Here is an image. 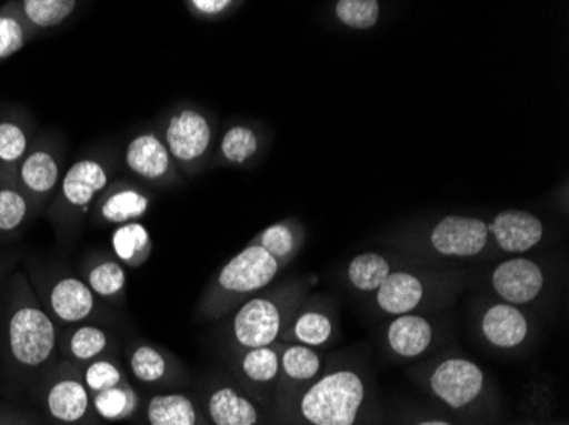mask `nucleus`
I'll list each match as a JSON object with an SVG mask.
<instances>
[{"instance_id": "c756f323", "label": "nucleus", "mask_w": 569, "mask_h": 425, "mask_svg": "<svg viewBox=\"0 0 569 425\" xmlns=\"http://www.w3.org/2000/svg\"><path fill=\"white\" fill-rule=\"evenodd\" d=\"M88 286L99 298L110 300L120 295L127 286V273L117 261H102L92 267L88 276Z\"/></svg>"}, {"instance_id": "dca6fc26", "label": "nucleus", "mask_w": 569, "mask_h": 425, "mask_svg": "<svg viewBox=\"0 0 569 425\" xmlns=\"http://www.w3.org/2000/svg\"><path fill=\"white\" fill-rule=\"evenodd\" d=\"M94 293L84 281L77 277H63L51 287L50 306L67 324L86 321L94 312Z\"/></svg>"}, {"instance_id": "423d86ee", "label": "nucleus", "mask_w": 569, "mask_h": 425, "mask_svg": "<svg viewBox=\"0 0 569 425\" xmlns=\"http://www.w3.org/2000/svg\"><path fill=\"white\" fill-rule=\"evenodd\" d=\"M278 271L280 262L277 259L258 245H249L223 265L217 284L220 291L229 295H251L267 287L277 277Z\"/></svg>"}, {"instance_id": "b1692460", "label": "nucleus", "mask_w": 569, "mask_h": 425, "mask_svg": "<svg viewBox=\"0 0 569 425\" xmlns=\"http://www.w3.org/2000/svg\"><path fill=\"white\" fill-rule=\"evenodd\" d=\"M150 425H194L197 412L184 395H158L147 408Z\"/></svg>"}, {"instance_id": "c85d7f7f", "label": "nucleus", "mask_w": 569, "mask_h": 425, "mask_svg": "<svg viewBox=\"0 0 569 425\" xmlns=\"http://www.w3.org/2000/svg\"><path fill=\"white\" fill-rule=\"evenodd\" d=\"M30 139L21 124L14 121H0V165L8 171H18L22 159L28 155Z\"/></svg>"}, {"instance_id": "e433bc0d", "label": "nucleus", "mask_w": 569, "mask_h": 425, "mask_svg": "<svg viewBox=\"0 0 569 425\" xmlns=\"http://www.w3.org/2000/svg\"><path fill=\"white\" fill-rule=\"evenodd\" d=\"M128 405V395L123 389L114 388L104 389L96 396L94 407L98 414L104 418H117L123 414Z\"/></svg>"}, {"instance_id": "cd10ccee", "label": "nucleus", "mask_w": 569, "mask_h": 425, "mask_svg": "<svg viewBox=\"0 0 569 425\" xmlns=\"http://www.w3.org/2000/svg\"><path fill=\"white\" fill-rule=\"evenodd\" d=\"M335 18L350 30H372L380 19V4L377 0H340L335 4Z\"/></svg>"}, {"instance_id": "72a5a7b5", "label": "nucleus", "mask_w": 569, "mask_h": 425, "mask_svg": "<svg viewBox=\"0 0 569 425\" xmlns=\"http://www.w3.org/2000/svg\"><path fill=\"white\" fill-rule=\"evenodd\" d=\"M130 370L142 383H156L164 378L168 363L156 347L149 344L139 345L130 356Z\"/></svg>"}, {"instance_id": "f704fd0d", "label": "nucleus", "mask_w": 569, "mask_h": 425, "mask_svg": "<svg viewBox=\"0 0 569 425\" xmlns=\"http://www.w3.org/2000/svg\"><path fill=\"white\" fill-rule=\"evenodd\" d=\"M24 19L16 12H0V62L16 55L28 40Z\"/></svg>"}, {"instance_id": "4be33fe9", "label": "nucleus", "mask_w": 569, "mask_h": 425, "mask_svg": "<svg viewBox=\"0 0 569 425\" xmlns=\"http://www.w3.org/2000/svg\"><path fill=\"white\" fill-rule=\"evenodd\" d=\"M77 6L76 0H24L19 11L26 24L34 30H50L66 22Z\"/></svg>"}, {"instance_id": "9d476101", "label": "nucleus", "mask_w": 569, "mask_h": 425, "mask_svg": "<svg viewBox=\"0 0 569 425\" xmlns=\"http://www.w3.org/2000/svg\"><path fill=\"white\" fill-rule=\"evenodd\" d=\"M283 324L280 308L270 298H252L234 316V338L246 351L268 347L277 341Z\"/></svg>"}, {"instance_id": "aec40b11", "label": "nucleus", "mask_w": 569, "mask_h": 425, "mask_svg": "<svg viewBox=\"0 0 569 425\" xmlns=\"http://www.w3.org/2000/svg\"><path fill=\"white\" fill-rule=\"evenodd\" d=\"M210 415L216 425H254L258 421L254 405L229 386L213 393Z\"/></svg>"}, {"instance_id": "473e14b6", "label": "nucleus", "mask_w": 569, "mask_h": 425, "mask_svg": "<svg viewBox=\"0 0 569 425\" xmlns=\"http://www.w3.org/2000/svg\"><path fill=\"white\" fill-rule=\"evenodd\" d=\"M293 337L300 345L318 347L331 338L332 324L329 316L321 312H303L293 322Z\"/></svg>"}, {"instance_id": "6e6552de", "label": "nucleus", "mask_w": 569, "mask_h": 425, "mask_svg": "<svg viewBox=\"0 0 569 425\" xmlns=\"http://www.w3.org/2000/svg\"><path fill=\"white\" fill-rule=\"evenodd\" d=\"M152 193L136 181L118 179L99 196L89 215L104 225L140 222L152 208Z\"/></svg>"}, {"instance_id": "393cba45", "label": "nucleus", "mask_w": 569, "mask_h": 425, "mask_svg": "<svg viewBox=\"0 0 569 425\" xmlns=\"http://www.w3.org/2000/svg\"><path fill=\"white\" fill-rule=\"evenodd\" d=\"M30 210V198L18 184L0 185V233L16 232L28 219Z\"/></svg>"}, {"instance_id": "6ab92c4d", "label": "nucleus", "mask_w": 569, "mask_h": 425, "mask_svg": "<svg viewBox=\"0 0 569 425\" xmlns=\"http://www.w3.org/2000/svg\"><path fill=\"white\" fill-rule=\"evenodd\" d=\"M111 247L118 261L136 267L142 264L152 252V236L147 226L140 222L124 223L114 229Z\"/></svg>"}, {"instance_id": "a211bd4d", "label": "nucleus", "mask_w": 569, "mask_h": 425, "mask_svg": "<svg viewBox=\"0 0 569 425\" xmlns=\"http://www.w3.org/2000/svg\"><path fill=\"white\" fill-rule=\"evenodd\" d=\"M89 407L86 386L77 380H62L51 386L48 393V408L51 415L62 422H77L84 417Z\"/></svg>"}, {"instance_id": "ddd939ff", "label": "nucleus", "mask_w": 569, "mask_h": 425, "mask_svg": "<svg viewBox=\"0 0 569 425\" xmlns=\"http://www.w3.org/2000/svg\"><path fill=\"white\" fill-rule=\"evenodd\" d=\"M16 178L22 193L41 203L56 193L62 181L59 156L47 149L31 150L19 164Z\"/></svg>"}, {"instance_id": "4468645a", "label": "nucleus", "mask_w": 569, "mask_h": 425, "mask_svg": "<svg viewBox=\"0 0 569 425\" xmlns=\"http://www.w3.org/2000/svg\"><path fill=\"white\" fill-rule=\"evenodd\" d=\"M481 331L489 344L500 350H511L526 341L529 335V322L517 306L498 303L486 310Z\"/></svg>"}, {"instance_id": "20e7f679", "label": "nucleus", "mask_w": 569, "mask_h": 425, "mask_svg": "<svg viewBox=\"0 0 569 425\" xmlns=\"http://www.w3.org/2000/svg\"><path fill=\"white\" fill-rule=\"evenodd\" d=\"M12 357L26 367H38L56 351V325L43 310L21 306L9 321Z\"/></svg>"}, {"instance_id": "f257e3e1", "label": "nucleus", "mask_w": 569, "mask_h": 425, "mask_svg": "<svg viewBox=\"0 0 569 425\" xmlns=\"http://www.w3.org/2000/svg\"><path fill=\"white\" fill-rule=\"evenodd\" d=\"M363 396L366 386L355 371H336L307 389L300 411L312 425H353Z\"/></svg>"}, {"instance_id": "39448f33", "label": "nucleus", "mask_w": 569, "mask_h": 425, "mask_svg": "<svg viewBox=\"0 0 569 425\" xmlns=\"http://www.w3.org/2000/svg\"><path fill=\"white\" fill-rule=\"evenodd\" d=\"M124 169L142 184L169 188L179 182V171L162 142L159 131L142 130L123 149Z\"/></svg>"}, {"instance_id": "0eeeda50", "label": "nucleus", "mask_w": 569, "mask_h": 425, "mask_svg": "<svg viewBox=\"0 0 569 425\" xmlns=\"http://www.w3.org/2000/svg\"><path fill=\"white\" fill-rule=\"evenodd\" d=\"M431 249L443 257H475L489 244L488 222L476 216L447 215L433 223Z\"/></svg>"}, {"instance_id": "7c9ffc66", "label": "nucleus", "mask_w": 569, "mask_h": 425, "mask_svg": "<svg viewBox=\"0 0 569 425\" xmlns=\"http://www.w3.org/2000/svg\"><path fill=\"white\" fill-rule=\"evenodd\" d=\"M242 373L254 383H270L280 373V356L273 347H256L242 356Z\"/></svg>"}, {"instance_id": "2f4dec72", "label": "nucleus", "mask_w": 569, "mask_h": 425, "mask_svg": "<svg viewBox=\"0 0 569 425\" xmlns=\"http://www.w3.org/2000/svg\"><path fill=\"white\" fill-rule=\"evenodd\" d=\"M108 344H110V338L102 328L94 327V325H82L70 335V356L76 357L77 361H82V363L96 361V357L101 356L107 351Z\"/></svg>"}, {"instance_id": "9b49d317", "label": "nucleus", "mask_w": 569, "mask_h": 425, "mask_svg": "<svg viewBox=\"0 0 569 425\" xmlns=\"http://www.w3.org/2000/svg\"><path fill=\"white\" fill-rule=\"evenodd\" d=\"M489 236L508 254H526L545 239V223L526 210H503L488 223Z\"/></svg>"}, {"instance_id": "1a4fd4ad", "label": "nucleus", "mask_w": 569, "mask_h": 425, "mask_svg": "<svg viewBox=\"0 0 569 425\" xmlns=\"http://www.w3.org/2000/svg\"><path fill=\"white\" fill-rule=\"evenodd\" d=\"M431 389L452 408H462L478 398L485 373L468 360H447L438 364L430 378Z\"/></svg>"}, {"instance_id": "412c9836", "label": "nucleus", "mask_w": 569, "mask_h": 425, "mask_svg": "<svg viewBox=\"0 0 569 425\" xmlns=\"http://www.w3.org/2000/svg\"><path fill=\"white\" fill-rule=\"evenodd\" d=\"M260 133L249 124H234L227 128L220 139L219 153L226 164L246 165L260 152Z\"/></svg>"}, {"instance_id": "5701e85b", "label": "nucleus", "mask_w": 569, "mask_h": 425, "mask_svg": "<svg viewBox=\"0 0 569 425\" xmlns=\"http://www.w3.org/2000/svg\"><path fill=\"white\" fill-rule=\"evenodd\" d=\"M392 273L391 262L377 252L357 255L348 265V280L357 290L372 293Z\"/></svg>"}, {"instance_id": "a878e982", "label": "nucleus", "mask_w": 569, "mask_h": 425, "mask_svg": "<svg viewBox=\"0 0 569 425\" xmlns=\"http://www.w3.org/2000/svg\"><path fill=\"white\" fill-rule=\"evenodd\" d=\"M299 244L296 226L290 222H278L256 235L251 245L264 249L278 262L287 261Z\"/></svg>"}, {"instance_id": "f8f14e48", "label": "nucleus", "mask_w": 569, "mask_h": 425, "mask_svg": "<svg viewBox=\"0 0 569 425\" xmlns=\"http://www.w3.org/2000/svg\"><path fill=\"white\" fill-rule=\"evenodd\" d=\"M545 280V273L536 262L517 257L501 262L493 271L491 283L508 305H526L540 295Z\"/></svg>"}, {"instance_id": "f3484780", "label": "nucleus", "mask_w": 569, "mask_h": 425, "mask_svg": "<svg viewBox=\"0 0 569 425\" xmlns=\"http://www.w3.org/2000/svg\"><path fill=\"white\" fill-rule=\"evenodd\" d=\"M433 341V327L420 315H401L392 321L387 331V342L398 356L418 357L425 353Z\"/></svg>"}, {"instance_id": "c9c22d12", "label": "nucleus", "mask_w": 569, "mask_h": 425, "mask_svg": "<svg viewBox=\"0 0 569 425\" xmlns=\"http://www.w3.org/2000/svg\"><path fill=\"white\" fill-rule=\"evenodd\" d=\"M120 370H118L117 364L111 363V361H92L88 370H86V385L96 393L114 388V386L120 383Z\"/></svg>"}, {"instance_id": "bb28decb", "label": "nucleus", "mask_w": 569, "mask_h": 425, "mask_svg": "<svg viewBox=\"0 0 569 425\" xmlns=\"http://www.w3.org/2000/svg\"><path fill=\"white\" fill-rule=\"evenodd\" d=\"M280 370L290 380L309 382L316 378L321 370V357L307 345H290L280 357Z\"/></svg>"}, {"instance_id": "2eb2a0df", "label": "nucleus", "mask_w": 569, "mask_h": 425, "mask_svg": "<svg viewBox=\"0 0 569 425\" xmlns=\"http://www.w3.org/2000/svg\"><path fill=\"white\" fill-rule=\"evenodd\" d=\"M377 293V305L389 315H409L423 302V281L415 274L398 271L389 274L380 284Z\"/></svg>"}, {"instance_id": "7ed1b4c3", "label": "nucleus", "mask_w": 569, "mask_h": 425, "mask_svg": "<svg viewBox=\"0 0 569 425\" xmlns=\"http://www.w3.org/2000/svg\"><path fill=\"white\" fill-rule=\"evenodd\" d=\"M117 171L114 153H96L73 162L60 181V208L66 213L84 220L108 185L113 182Z\"/></svg>"}, {"instance_id": "f03ea898", "label": "nucleus", "mask_w": 569, "mask_h": 425, "mask_svg": "<svg viewBox=\"0 0 569 425\" xmlns=\"http://www.w3.org/2000/svg\"><path fill=\"white\" fill-rule=\"evenodd\" d=\"M159 135L178 171L191 174L209 156L213 127L207 114L184 105L166 117Z\"/></svg>"}, {"instance_id": "4c0bfd02", "label": "nucleus", "mask_w": 569, "mask_h": 425, "mask_svg": "<svg viewBox=\"0 0 569 425\" xmlns=\"http://www.w3.org/2000/svg\"><path fill=\"white\" fill-rule=\"evenodd\" d=\"M232 0H191L188 9L198 18H220L234 8Z\"/></svg>"}, {"instance_id": "58836bf2", "label": "nucleus", "mask_w": 569, "mask_h": 425, "mask_svg": "<svg viewBox=\"0 0 569 425\" xmlns=\"http://www.w3.org/2000/svg\"><path fill=\"white\" fill-rule=\"evenodd\" d=\"M420 425H450V424H447V422L431 421V422H423V424H420Z\"/></svg>"}]
</instances>
